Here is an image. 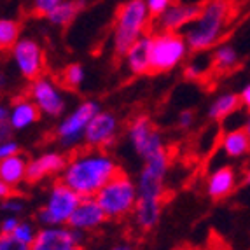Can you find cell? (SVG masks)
I'll use <instances>...</instances> for the list:
<instances>
[{
	"instance_id": "6da1fadb",
	"label": "cell",
	"mask_w": 250,
	"mask_h": 250,
	"mask_svg": "<svg viewBox=\"0 0 250 250\" xmlns=\"http://www.w3.org/2000/svg\"><path fill=\"white\" fill-rule=\"evenodd\" d=\"M117 173L119 165L107 150L86 147L68 158L60 180L74 189L81 198H95Z\"/></svg>"
},
{
	"instance_id": "7a4b0ae2",
	"label": "cell",
	"mask_w": 250,
	"mask_h": 250,
	"mask_svg": "<svg viewBox=\"0 0 250 250\" xmlns=\"http://www.w3.org/2000/svg\"><path fill=\"white\" fill-rule=\"evenodd\" d=\"M168 170H170V156L167 150L144 161L142 170L137 177L138 201L131 213L133 224L138 229L150 231L159 222Z\"/></svg>"
},
{
	"instance_id": "3957f363",
	"label": "cell",
	"mask_w": 250,
	"mask_h": 250,
	"mask_svg": "<svg viewBox=\"0 0 250 250\" xmlns=\"http://www.w3.org/2000/svg\"><path fill=\"white\" fill-rule=\"evenodd\" d=\"M229 20V4L226 0H212L200 7V13L184 28V37L192 53L207 51L221 42Z\"/></svg>"
},
{
	"instance_id": "277c9868",
	"label": "cell",
	"mask_w": 250,
	"mask_h": 250,
	"mask_svg": "<svg viewBox=\"0 0 250 250\" xmlns=\"http://www.w3.org/2000/svg\"><path fill=\"white\" fill-rule=\"evenodd\" d=\"M150 18L146 0H128L119 7L112 30V49L117 56H125L126 51L147 34Z\"/></svg>"
},
{
	"instance_id": "5b68a950",
	"label": "cell",
	"mask_w": 250,
	"mask_h": 250,
	"mask_svg": "<svg viewBox=\"0 0 250 250\" xmlns=\"http://www.w3.org/2000/svg\"><path fill=\"white\" fill-rule=\"evenodd\" d=\"M96 201L100 203L104 212L110 221H119L131 215L138 201L137 180L119 171L116 177L108 180L96 194Z\"/></svg>"
},
{
	"instance_id": "8992f818",
	"label": "cell",
	"mask_w": 250,
	"mask_h": 250,
	"mask_svg": "<svg viewBox=\"0 0 250 250\" xmlns=\"http://www.w3.org/2000/svg\"><path fill=\"white\" fill-rule=\"evenodd\" d=\"M83 198L70 189L65 182L56 180L47 189L44 203L35 213V222L39 226H68L72 213Z\"/></svg>"
},
{
	"instance_id": "52a82bcc",
	"label": "cell",
	"mask_w": 250,
	"mask_h": 250,
	"mask_svg": "<svg viewBox=\"0 0 250 250\" xmlns=\"http://www.w3.org/2000/svg\"><path fill=\"white\" fill-rule=\"evenodd\" d=\"M102 107L96 100H84L75 105L72 110L63 114L60 117L54 138L60 144L62 149H77L81 144H84L86 129H88L91 119L100 112Z\"/></svg>"
},
{
	"instance_id": "ba28073f",
	"label": "cell",
	"mask_w": 250,
	"mask_h": 250,
	"mask_svg": "<svg viewBox=\"0 0 250 250\" xmlns=\"http://www.w3.org/2000/svg\"><path fill=\"white\" fill-rule=\"evenodd\" d=\"M189 44L179 32H158L152 37L150 49V72H170L186 60Z\"/></svg>"
},
{
	"instance_id": "9c48e42d",
	"label": "cell",
	"mask_w": 250,
	"mask_h": 250,
	"mask_svg": "<svg viewBox=\"0 0 250 250\" xmlns=\"http://www.w3.org/2000/svg\"><path fill=\"white\" fill-rule=\"evenodd\" d=\"M126 140L138 158L146 161L152 156L167 150L163 133L147 116H137L126 128Z\"/></svg>"
},
{
	"instance_id": "30bf717a",
	"label": "cell",
	"mask_w": 250,
	"mask_h": 250,
	"mask_svg": "<svg viewBox=\"0 0 250 250\" xmlns=\"http://www.w3.org/2000/svg\"><path fill=\"white\" fill-rule=\"evenodd\" d=\"M63 84L56 83L51 77L41 75L37 79L30 81L28 96L39 107L42 116L62 117L67 110V96L63 93Z\"/></svg>"
},
{
	"instance_id": "8fae6325",
	"label": "cell",
	"mask_w": 250,
	"mask_h": 250,
	"mask_svg": "<svg viewBox=\"0 0 250 250\" xmlns=\"http://www.w3.org/2000/svg\"><path fill=\"white\" fill-rule=\"evenodd\" d=\"M9 53H11V60H13L16 70L21 74V77H25L26 81H34L42 75L44 63H46L44 51L35 39L21 37Z\"/></svg>"
},
{
	"instance_id": "7c38bea8",
	"label": "cell",
	"mask_w": 250,
	"mask_h": 250,
	"mask_svg": "<svg viewBox=\"0 0 250 250\" xmlns=\"http://www.w3.org/2000/svg\"><path fill=\"white\" fill-rule=\"evenodd\" d=\"M84 238L86 233L70 226H42L32 243V250H67L75 245L81 247Z\"/></svg>"
},
{
	"instance_id": "4fadbf2b",
	"label": "cell",
	"mask_w": 250,
	"mask_h": 250,
	"mask_svg": "<svg viewBox=\"0 0 250 250\" xmlns=\"http://www.w3.org/2000/svg\"><path fill=\"white\" fill-rule=\"evenodd\" d=\"M119 135V119L108 110H100L89 123L84 137V146L91 149H107L114 146Z\"/></svg>"
},
{
	"instance_id": "5bb4252c",
	"label": "cell",
	"mask_w": 250,
	"mask_h": 250,
	"mask_svg": "<svg viewBox=\"0 0 250 250\" xmlns=\"http://www.w3.org/2000/svg\"><path fill=\"white\" fill-rule=\"evenodd\" d=\"M108 221L107 213L96 201V198H83L77 205L75 212L72 213L68 226L81 233H93V231L100 229L102 226Z\"/></svg>"
},
{
	"instance_id": "9a60e30c",
	"label": "cell",
	"mask_w": 250,
	"mask_h": 250,
	"mask_svg": "<svg viewBox=\"0 0 250 250\" xmlns=\"http://www.w3.org/2000/svg\"><path fill=\"white\" fill-rule=\"evenodd\" d=\"M68 158L60 150H46L28 161V182L37 184L51 177L62 175Z\"/></svg>"
},
{
	"instance_id": "2e32d148",
	"label": "cell",
	"mask_w": 250,
	"mask_h": 250,
	"mask_svg": "<svg viewBox=\"0 0 250 250\" xmlns=\"http://www.w3.org/2000/svg\"><path fill=\"white\" fill-rule=\"evenodd\" d=\"M200 13L198 5H188L173 2L167 11L154 18V28L158 32H179L184 30Z\"/></svg>"
},
{
	"instance_id": "e0dca14e",
	"label": "cell",
	"mask_w": 250,
	"mask_h": 250,
	"mask_svg": "<svg viewBox=\"0 0 250 250\" xmlns=\"http://www.w3.org/2000/svg\"><path fill=\"white\" fill-rule=\"evenodd\" d=\"M41 110L30 96H18L9 105V125L14 131H25L41 119Z\"/></svg>"
},
{
	"instance_id": "ac0fdd59",
	"label": "cell",
	"mask_w": 250,
	"mask_h": 250,
	"mask_svg": "<svg viewBox=\"0 0 250 250\" xmlns=\"http://www.w3.org/2000/svg\"><path fill=\"white\" fill-rule=\"evenodd\" d=\"M238 186V173L233 167L224 165L210 171L205 182V191L212 200H224L236 189Z\"/></svg>"
},
{
	"instance_id": "d6986e66",
	"label": "cell",
	"mask_w": 250,
	"mask_h": 250,
	"mask_svg": "<svg viewBox=\"0 0 250 250\" xmlns=\"http://www.w3.org/2000/svg\"><path fill=\"white\" fill-rule=\"evenodd\" d=\"M152 34L140 37L133 46L125 53V67L129 74L144 75L150 72V49H152Z\"/></svg>"
},
{
	"instance_id": "ffe728a7",
	"label": "cell",
	"mask_w": 250,
	"mask_h": 250,
	"mask_svg": "<svg viewBox=\"0 0 250 250\" xmlns=\"http://www.w3.org/2000/svg\"><path fill=\"white\" fill-rule=\"evenodd\" d=\"M28 161L25 154H16L0 159V180L18 189L23 182H28Z\"/></svg>"
},
{
	"instance_id": "44dd1931",
	"label": "cell",
	"mask_w": 250,
	"mask_h": 250,
	"mask_svg": "<svg viewBox=\"0 0 250 250\" xmlns=\"http://www.w3.org/2000/svg\"><path fill=\"white\" fill-rule=\"evenodd\" d=\"M221 150L229 159H243L250 156V137L243 126L228 129L221 137Z\"/></svg>"
},
{
	"instance_id": "7402d4cb",
	"label": "cell",
	"mask_w": 250,
	"mask_h": 250,
	"mask_svg": "<svg viewBox=\"0 0 250 250\" xmlns=\"http://www.w3.org/2000/svg\"><path fill=\"white\" fill-rule=\"evenodd\" d=\"M242 105V98L240 95L236 93H231V91H226L221 93V95H217L215 98L212 100V104L208 105V117L212 121L215 123H222L226 119H229L233 117L234 114L240 110Z\"/></svg>"
},
{
	"instance_id": "603a6c76",
	"label": "cell",
	"mask_w": 250,
	"mask_h": 250,
	"mask_svg": "<svg viewBox=\"0 0 250 250\" xmlns=\"http://www.w3.org/2000/svg\"><path fill=\"white\" fill-rule=\"evenodd\" d=\"M212 62H213V68L217 72L224 74V72H229L238 67L240 54H238V51L231 44H217L212 53Z\"/></svg>"
},
{
	"instance_id": "cb8c5ba5",
	"label": "cell",
	"mask_w": 250,
	"mask_h": 250,
	"mask_svg": "<svg viewBox=\"0 0 250 250\" xmlns=\"http://www.w3.org/2000/svg\"><path fill=\"white\" fill-rule=\"evenodd\" d=\"M81 9H83L81 0H63L62 4L47 16V20L56 26H67L75 20V16L79 14Z\"/></svg>"
},
{
	"instance_id": "d4e9b609",
	"label": "cell",
	"mask_w": 250,
	"mask_h": 250,
	"mask_svg": "<svg viewBox=\"0 0 250 250\" xmlns=\"http://www.w3.org/2000/svg\"><path fill=\"white\" fill-rule=\"evenodd\" d=\"M203 53L205 51H200V53H196V56H192L188 62V65L184 68L186 79L200 81V79H203V77H207L210 68H213L212 56H205Z\"/></svg>"
},
{
	"instance_id": "484cf974",
	"label": "cell",
	"mask_w": 250,
	"mask_h": 250,
	"mask_svg": "<svg viewBox=\"0 0 250 250\" xmlns=\"http://www.w3.org/2000/svg\"><path fill=\"white\" fill-rule=\"evenodd\" d=\"M86 81V68L81 63H70L62 72V84L67 89H79Z\"/></svg>"
},
{
	"instance_id": "4316f807",
	"label": "cell",
	"mask_w": 250,
	"mask_h": 250,
	"mask_svg": "<svg viewBox=\"0 0 250 250\" xmlns=\"http://www.w3.org/2000/svg\"><path fill=\"white\" fill-rule=\"evenodd\" d=\"M20 39V25L16 21L7 20V18L0 21V46H2V49L11 51Z\"/></svg>"
},
{
	"instance_id": "83f0119b",
	"label": "cell",
	"mask_w": 250,
	"mask_h": 250,
	"mask_svg": "<svg viewBox=\"0 0 250 250\" xmlns=\"http://www.w3.org/2000/svg\"><path fill=\"white\" fill-rule=\"evenodd\" d=\"M0 208L4 212V215H18L21 217L23 213L26 212V200L18 192H13L11 196L4 198L2 200V205Z\"/></svg>"
},
{
	"instance_id": "f1b7e54d",
	"label": "cell",
	"mask_w": 250,
	"mask_h": 250,
	"mask_svg": "<svg viewBox=\"0 0 250 250\" xmlns=\"http://www.w3.org/2000/svg\"><path fill=\"white\" fill-rule=\"evenodd\" d=\"M37 233H39V228H37L35 222L26 221V219H21L20 224H18V228L14 229L13 236L16 238V240H20V242L26 243V245H32L34 240L37 238Z\"/></svg>"
},
{
	"instance_id": "f546056e",
	"label": "cell",
	"mask_w": 250,
	"mask_h": 250,
	"mask_svg": "<svg viewBox=\"0 0 250 250\" xmlns=\"http://www.w3.org/2000/svg\"><path fill=\"white\" fill-rule=\"evenodd\" d=\"M0 250H32V245L20 242L13 234H0Z\"/></svg>"
},
{
	"instance_id": "4dcf8cb0",
	"label": "cell",
	"mask_w": 250,
	"mask_h": 250,
	"mask_svg": "<svg viewBox=\"0 0 250 250\" xmlns=\"http://www.w3.org/2000/svg\"><path fill=\"white\" fill-rule=\"evenodd\" d=\"M63 0H34V13L39 16H49Z\"/></svg>"
},
{
	"instance_id": "1f68e13d",
	"label": "cell",
	"mask_w": 250,
	"mask_h": 250,
	"mask_svg": "<svg viewBox=\"0 0 250 250\" xmlns=\"http://www.w3.org/2000/svg\"><path fill=\"white\" fill-rule=\"evenodd\" d=\"M20 144L14 140L13 137L5 138V140H0V159L11 158V156L20 154Z\"/></svg>"
},
{
	"instance_id": "d6a6232c",
	"label": "cell",
	"mask_w": 250,
	"mask_h": 250,
	"mask_svg": "<svg viewBox=\"0 0 250 250\" xmlns=\"http://www.w3.org/2000/svg\"><path fill=\"white\" fill-rule=\"evenodd\" d=\"M21 217L18 215H4L0 221V234H13L20 224Z\"/></svg>"
},
{
	"instance_id": "836d02e7",
	"label": "cell",
	"mask_w": 250,
	"mask_h": 250,
	"mask_svg": "<svg viewBox=\"0 0 250 250\" xmlns=\"http://www.w3.org/2000/svg\"><path fill=\"white\" fill-rule=\"evenodd\" d=\"M147 9H149V13L152 18L159 16L163 11H167L171 4H173V0H146Z\"/></svg>"
},
{
	"instance_id": "e575fe53",
	"label": "cell",
	"mask_w": 250,
	"mask_h": 250,
	"mask_svg": "<svg viewBox=\"0 0 250 250\" xmlns=\"http://www.w3.org/2000/svg\"><path fill=\"white\" fill-rule=\"evenodd\" d=\"M194 121H196V116L192 110H182L177 116V126L180 129H191L194 126Z\"/></svg>"
},
{
	"instance_id": "d590c367",
	"label": "cell",
	"mask_w": 250,
	"mask_h": 250,
	"mask_svg": "<svg viewBox=\"0 0 250 250\" xmlns=\"http://www.w3.org/2000/svg\"><path fill=\"white\" fill-rule=\"evenodd\" d=\"M240 98H242L243 108H247V110L250 112V84H247L245 88L242 89V93H240Z\"/></svg>"
},
{
	"instance_id": "8d00e7d4",
	"label": "cell",
	"mask_w": 250,
	"mask_h": 250,
	"mask_svg": "<svg viewBox=\"0 0 250 250\" xmlns=\"http://www.w3.org/2000/svg\"><path fill=\"white\" fill-rule=\"evenodd\" d=\"M13 192H14V189L11 188L9 184H5V182H2V180H0V198H2V200H4V198H7V196H11Z\"/></svg>"
},
{
	"instance_id": "74e56055",
	"label": "cell",
	"mask_w": 250,
	"mask_h": 250,
	"mask_svg": "<svg viewBox=\"0 0 250 250\" xmlns=\"http://www.w3.org/2000/svg\"><path fill=\"white\" fill-rule=\"evenodd\" d=\"M108 250H135V247L131 245V243L123 242V243H117V245L110 247V249H108Z\"/></svg>"
},
{
	"instance_id": "f35d334b",
	"label": "cell",
	"mask_w": 250,
	"mask_h": 250,
	"mask_svg": "<svg viewBox=\"0 0 250 250\" xmlns=\"http://www.w3.org/2000/svg\"><path fill=\"white\" fill-rule=\"evenodd\" d=\"M243 129H245L247 133H249V137H250V112L247 114V117L243 119Z\"/></svg>"
},
{
	"instance_id": "ab89813d",
	"label": "cell",
	"mask_w": 250,
	"mask_h": 250,
	"mask_svg": "<svg viewBox=\"0 0 250 250\" xmlns=\"http://www.w3.org/2000/svg\"><path fill=\"white\" fill-rule=\"evenodd\" d=\"M245 184H250V167L245 171Z\"/></svg>"
},
{
	"instance_id": "60d3db41",
	"label": "cell",
	"mask_w": 250,
	"mask_h": 250,
	"mask_svg": "<svg viewBox=\"0 0 250 250\" xmlns=\"http://www.w3.org/2000/svg\"><path fill=\"white\" fill-rule=\"evenodd\" d=\"M67 250H83L79 245H75V247H70V249H67Z\"/></svg>"
}]
</instances>
